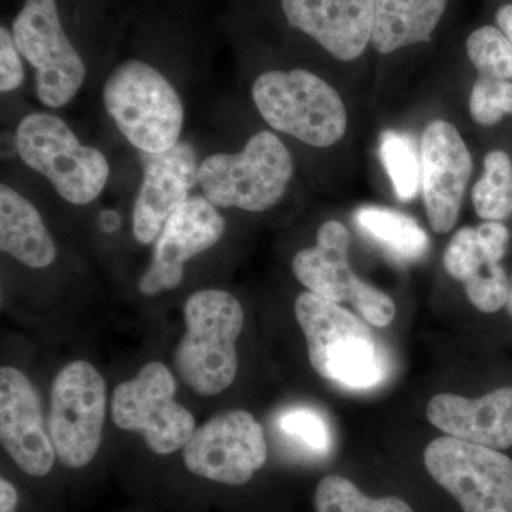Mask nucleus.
I'll list each match as a JSON object with an SVG mask.
<instances>
[{"mask_svg":"<svg viewBox=\"0 0 512 512\" xmlns=\"http://www.w3.org/2000/svg\"><path fill=\"white\" fill-rule=\"evenodd\" d=\"M185 335L174 353L178 375L192 392L217 396L238 373L237 340L244 328V309L232 293L204 289L184 306Z\"/></svg>","mask_w":512,"mask_h":512,"instance_id":"obj_1","label":"nucleus"},{"mask_svg":"<svg viewBox=\"0 0 512 512\" xmlns=\"http://www.w3.org/2000/svg\"><path fill=\"white\" fill-rule=\"evenodd\" d=\"M295 316L313 370L323 379L349 389H369L382 382L383 353L375 333L359 316L309 291L296 299Z\"/></svg>","mask_w":512,"mask_h":512,"instance_id":"obj_2","label":"nucleus"},{"mask_svg":"<svg viewBox=\"0 0 512 512\" xmlns=\"http://www.w3.org/2000/svg\"><path fill=\"white\" fill-rule=\"evenodd\" d=\"M103 103L117 130L141 153H163L180 143L183 100L170 80L146 60L117 64L104 83Z\"/></svg>","mask_w":512,"mask_h":512,"instance_id":"obj_3","label":"nucleus"},{"mask_svg":"<svg viewBox=\"0 0 512 512\" xmlns=\"http://www.w3.org/2000/svg\"><path fill=\"white\" fill-rule=\"evenodd\" d=\"M252 100L269 127L308 146H333L348 128V111L342 97L308 70L262 73L252 86Z\"/></svg>","mask_w":512,"mask_h":512,"instance_id":"obj_4","label":"nucleus"},{"mask_svg":"<svg viewBox=\"0 0 512 512\" xmlns=\"http://www.w3.org/2000/svg\"><path fill=\"white\" fill-rule=\"evenodd\" d=\"M295 171L292 154L271 131H259L238 153L201 161L198 184L218 208L262 212L284 198Z\"/></svg>","mask_w":512,"mask_h":512,"instance_id":"obj_5","label":"nucleus"},{"mask_svg":"<svg viewBox=\"0 0 512 512\" xmlns=\"http://www.w3.org/2000/svg\"><path fill=\"white\" fill-rule=\"evenodd\" d=\"M15 144L20 160L45 177L70 204H90L109 183L106 156L99 148L83 144L56 114H28L16 128Z\"/></svg>","mask_w":512,"mask_h":512,"instance_id":"obj_6","label":"nucleus"},{"mask_svg":"<svg viewBox=\"0 0 512 512\" xmlns=\"http://www.w3.org/2000/svg\"><path fill=\"white\" fill-rule=\"evenodd\" d=\"M20 55L36 72V94L50 109H62L86 82L87 69L60 18L57 0H25L12 23Z\"/></svg>","mask_w":512,"mask_h":512,"instance_id":"obj_7","label":"nucleus"},{"mask_svg":"<svg viewBox=\"0 0 512 512\" xmlns=\"http://www.w3.org/2000/svg\"><path fill=\"white\" fill-rule=\"evenodd\" d=\"M106 383L84 360L64 366L50 390L47 429L60 463L82 468L99 451L106 421Z\"/></svg>","mask_w":512,"mask_h":512,"instance_id":"obj_8","label":"nucleus"},{"mask_svg":"<svg viewBox=\"0 0 512 512\" xmlns=\"http://www.w3.org/2000/svg\"><path fill=\"white\" fill-rule=\"evenodd\" d=\"M424 464L463 512H512V460L501 451L444 436L427 444Z\"/></svg>","mask_w":512,"mask_h":512,"instance_id":"obj_9","label":"nucleus"},{"mask_svg":"<svg viewBox=\"0 0 512 512\" xmlns=\"http://www.w3.org/2000/svg\"><path fill=\"white\" fill-rule=\"evenodd\" d=\"M349 247L348 228L339 221H326L318 229L315 247L293 256V275L309 292L339 305L350 303L367 322L386 328L396 318V305L390 296L356 275Z\"/></svg>","mask_w":512,"mask_h":512,"instance_id":"obj_10","label":"nucleus"},{"mask_svg":"<svg viewBox=\"0 0 512 512\" xmlns=\"http://www.w3.org/2000/svg\"><path fill=\"white\" fill-rule=\"evenodd\" d=\"M177 383L160 362L144 366L111 396V419L120 429L143 434L153 453L165 456L184 448L197 430L190 410L175 400Z\"/></svg>","mask_w":512,"mask_h":512,"instance_id":"obj_11","label":"nucleus"},{"mask_svg":"<svg viewBox=\"0 0 512 512\" xmlns=\"http://www.w3.org/2000/svg\"><path fill=\"white\" fill-rule=\"evenodd\" d=\"M185 467L195 476L227 485L247 484L268 458L264 429L245 410L212 417L183 448Z\"/></svg>","mask_w":512,"mask_h":512,"instance_id":"obj_12","label":"nucleus"},{"mask_svg":"<svg viewBox=\"0 0 512 512\" xmlns=\"http://www.w3.org/2000/svg\"><path fill=\"white\" fill-rule=\"evenodd\" d=\"M421 195L430 227L447 234L456 227L473 173V158L453 124L431 121L421 134Z\"/></svg>","mask_w":512,"mask_h":512,"instance_id":"obj_13","label":"nucleus"},{"mask_svg":"<svg viewBox=\"0 0 512 512\" xmlns=\"http://www.w3.org/2000/svg\"><path fill=\"white\" fill-rule=\"evenodd\" d=\"M225 232L218 207L204 195H194L171 215L154 248L153 261L138 289L147 296L173 291L184 279V266L217 245Z\"/></svg>","mask_w":512,"mask_h":512,"instance_id":"obj_14","label":"nucleus"},{"mask_svg":"<svg viewBox=\"0 0 512 512\" xmlns=\"http://www.w3.org/2000/svg\"><path fill=\"white\" fill-rule=\"evenodd\" d=\"M143 178L133 207V234L138 244L150 245L198 183L197 151L180 141L163 153H141Z\"/></svg>","mask_w":512,"mask_h":512,"instance_id":"obj_15","label":"nucleus"},{"mask_svg":"<svg viewBox=\"0 0 512 512\" xmlns=\"http://www.w3.org/2000/svg\"><path fill=\"white\" fill-rule=\"evenodd\" d=\"M0 440L20 470L33 477L50 473L56 451L43 420L35 386L16 367L0 369Z\"/></svg>","mask_w":512,"mask_h":512,"instance_id":"obj_16","label":"nucleus"},{"mask_svg":"<svg viewBox=\"0 0 512 512\" xmlns=\"http://www.w3.org/2000/svg\"><path fill=\"white\" fill-rule=\"evenodd\" d=\"M286 22L342 62L372 42L375 0H281Z\"/></svg>","mask_w":512,"mask_h":512,"instance_id":"obj_17","label":"nucleus"},{"mask_svg":"<svg viewBox=\"0 0 512 512\" xmlns=\"http://www.w3.org/2000/svg\"><path fill=\"white\" fill-rule=\"evenodd\" d=\"M426 413L434 427L454 439L498 451L512 447V387L480 399L437 394L427 404Z\"/></svg>","mask_w":512,"mask_h":512,"instance_id":"obj_18","label":"nucleus"},{"mask_svg":"<svg viewBox=\"0 0 512 512\" xmlns=\"http://www.w3.org/2000/svg\"><path fill=\"white\" fill-rule=\"evenodd\" d=\"M0 248L20 264L33 269L55 262L52 234L35 205L10 185H0Z\"/></svg>","mask_w":512,"mask_h":512,"instance_id":"obj_19","label":"nucleus"},{"mask_svg":"<svg viewBox=\"0 0 512 512\" xmlns=\"http://www.w3.org/2000/svg\"><path fill=\"white\" fill-rule=\"evenodd\" d=\"M448 0H375L372 45L382 55L429 43Z\"/></svg>","mask_w":512,"mask_h":512,"instance_id":"obj_20","label":"nucleus"},{"mask_svg":"<svg viewBox=\"0 0 512 512\" xmlns=\"http://www.w3.org/2000/svg\"><path fill=\"white\" fill-rule=\"evenodd\" d=\"M353 220L367 239L399 261H417L430 247L426 231L403 212L366 205L355 212Z\"/></svg>","mask_w":512,"mask_h":512,"instance_id":"obj_21","label":"nucleus"},{"mask_svg":"<svg viewBox=\"0 0 512 512\" xmlns=\"http://www.w3.org/2000/svg\"><path fill=\"white\" fill-rule=\"evenodd\" d=\"M474 210L485 221H501L512 214V161L505 151L484 157L483 177L473 190Z\"/></svg>","mask_w":512,"mask_h":512,"instance_id":"obj_22","label":"nucleus"},{"mask_svg":"<svg viewBox=\"0 0 512 512\" xmlns=\"http://www.w3.org/2000/svg\"><path fill=\"white\" fill-rule=\"evenodd\" d=\"M501 259L503 256L484 241L478 228L464 227L448 242L443 264L451 278L466 284L491 274L500 266Z\"/></svg>","mask_w":512,"mask_h":512,"instance_id":"obj_23","label":"nucleus"},{"mask_svg":"<svg viewBox=\"0 0 512 512\" xmlns=\"http://www.w3.org/2000/svg\"><path fill=\"white\" fill-rule=\"evenodd\" d=\"M380 158L400 201H412L421 191L420 151L409 134L387 130L380 137Z\"/></svg>","mask_w":512,"mask_h":512,"instance_id":"obj_24","label":"nucleus"},{"mask_svg":"<svg viewBox=\"0 0 512 512\" xmlns=\"http://www.w3.org/2000/svg\"><path fill=\"white\" fill-rule=\"evenodd\" d=\"M316 512H414L399 497L370 498L348 478L328 476L315 493Z\"/></svg>","mask_w":512,"mask_h":512,"instance_id":"obj_25","label":"nucleus"},{"mask_svg":"<svg viewBox=\"0 0 512 512\" xmlns=\"http://www.w3.org/2000/svg\"><path fill=\"white\" fill-rule=\"evenodd\" d=\"M466 49L478 76L512 80V43L498 26L474 30L468 36Z\"/></svg>","mask_w":512,"mask_h":512,"instance_id":"obj_26","label":"nucleus"},{"mask_svg":"<svg viewBox=\"0 0 512 512\" xmlns=\"http://www.w3.org/2000/svg\"><path fill=\"white\" fill-rule=\"evenodd\" d=\"M470 113L480 126H495L512 114L511 80L478 76L470 94Z\"/></svg>","mask_w":512,"mask_h":512,"instance_id":"obj_27","label":"nucleus"},{"mask_svg":"<svg viewBox=\"0 0 512 512\" xmlns=\"http://www.w3.org/2000/svg\"><path fill=\"white\" fill-rule=\"evenodd\" d=\"M278 423L286 437L311 453L323 454L329 450L332 441L329 426L316 410L296 407L282 413Z\"/></svg>","mask_w":512,"mask_h":512,"instance_id":"obj_28","label":"nucleus"},{"mask_svg":"<svg viewBox=\"0 0 512 512\" xmlns=\"http://www.w3.org/2000/svg\"><path fill=\"white\" fill-rule=\"evenodd\" d=\"M25 80V66L20 55L12 28L0 26V92L18 90Z\"/></svg>","mask_w":512,"mask_h":512,"instance_id":"obj_29","label":"nucleus"},{"mask_svg":"<svg viewBox=\"0 0 512 512\" xmlns=\"http://www.w3.org/2000/svg\"><path fill=\"white\" fill-rule=\"evenodd\" d=\"M18 491L12 483L0 480V512H15L18 507Z\"/></svg>","mask_w":512,"mask_h":512,"instance_id":"obj_30","label":"nucleus"},{"mask_svg":"<svg viewBox=\"0 0 512 512\" xmlns=\"http://www.w3.org/2000/svg\"><path fill=\"white\" fill-rule=\"evenodd\" d=\"M495 20H497L498 28L503 30L512 43V3L501 6L497 15H495Z\"/></svg>","mask_w":512,"mask_h":512,"instance_id":"obj_31","label":"nucleus"},{"mask_svg":"<svg viewBox=\"0 0 512 512\" xmlns=\"http://www.w3.org/2000/svg\"><path fill=\"white\" fill-rule=\"evenodd\" d=\"M120 225V217L117 212L104 211L100 214V228L104 232H114Z\"/></svg>","mask_w":512,"mask_h":512,"instance_id":"obj_32","label":"nucleus"},{"mask_svg":"<svg viewBox=\"0 0 512 512\" xmlns=\"http://www.w3.org/2000/svg\"><path fill=\"white\" fill-rule=\"evenodd\" d=\"M507 311L512 316V285H511L510 298H508V302H507Z\"/></svg>","mask_w":512,"mask_h":512,"instance_id":"obj_33","label":"nucleus"}]
</instances>
